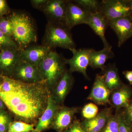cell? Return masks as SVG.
I'll return each instance as SVG.
<instances>
[{
    "label": "cell",
    "instance_id": "obj_31",
    "mask_svg": "<svg viewBox=\"0 0 132 132\" xmlns=\"http://www.w3.org/2000/svg\"><path fill=\"white\" fill-rule=\"evenodd\" d=\"M124 120L126 124L132 126V102L130 103L126 108L125 114L123 116Z\"/></svg>",
    "mask_w": 132,
    "mask_h": 132
},
{
    "label": "cell",
    "instance_id": "obj_20",
    "mask_svg": "<svg viewBox=\"0 0 132 132\" xmlns=\"http://www.w3.org/2000/svg\"><path fill=\"white\" fill-rule=\"evenodd\" d=\"M112 92L111 100L114 106L118 109L123 107L126 108L128 105L132 94L130 88L127 86H122Z\"/></svg>",
    "mask_w": 132,
    "mask_h": 132
},
{
    "label": "cell",
    "instance_id": "obj_11",
    "mask_svg": "<svg viewBox=\"0 0 132 132\" xmlns=\"http://www.w3.org/2000/svg\"><path fill=\"white\" fill-rule=\"evenodd\" d=\"M73 78L69 71L66 70L52 91L50 95L52 100L60 105L64 102L73 84Z\"/></svg>",
    "mask_w": 132,
    "mask_h": 132
},
{
    "label": "cell",
    "instance_id": "obj_5",
    "mask_svg": "<svg viewBox=\"0 0 132 132\" xmlns=\"http://www.w3.org/2000/svg\"><path fill=\"white\" fill-rule=\"evenodd\" d=\"M92 48L76 50L75 48L70 50L73 56L70 59H66V64L69 66V71L72 73L78 72L82 74L86 79H89L87 73V69L90 66L91 55L94 50Z\"/></svg>",
    "mask_w": 132,
    "mask_h": 132
},
{
    "label": "cell",
    "instance_id": "obj_33",
    "mask_svg": "<svg viewBox=\"0 0 132 132\" xmlns=\"http://www.w3.org/2000/svg\"><path fill=\"white\" fill-rule=\"evenodd\" d=\"M47 1L48 0H31L30 1L33 7L40 10Z\"/></svg>",
    "mask_w": 132,
    "mask_h": 132
},
{
    "label": "cell",
    "instance_id": "obj_26",
    "mask_svg": "<svg viewBox=\"0 0 132 132\" xmlns=\"http://www.w3.org/2000/svg\"><path fill=\"white\" fill-rule=\"evenodd\" d=\"M11 117L4 110L0 111V132H7L10 123H12Z\"/></svg>",
    "mask_w": 132,
    "mask_h": 132
},
{
    "label": "cell",
    "instance_id": "obj_30",
    "mask_svg": "<svg viewBox=\"0 0 132 132\" xmlns=\"http://www.w3.org/2000/svg\"><path fill=\"white\" fill-rule=\"evenodd\" d=\"M63 132H86L79 121L75 120Z\"/></svg>",
    "mask_w": 132,
    "mask_h": 132
},
{
    "label": "cell",
    "instance_id": "obj_21",
    "mask_svg": "<svg viewBox=\"0 0 132 132\" xmlns=\"http://www.w3.org/2000/svg\"><path fill=\"white\" fill-rule=\"evenodd\" d=\"M112 49V47H104L100 51L94 50L91 55L90 66L93 69L100 68L102 70L107 61L114 57Z\"/></svg>",
    "mask_w": 132,
    "mask_h": 132
},
{
    "label": "cell",
    "instance_id": "obj_19",
    "mask_svg": "<svg viewBox=\"0 0 132 132\" xmlns=\"http://www.w3.org/2000/svg\"><path fill=\"white\" fill-rule=\"evenodd\" d=\"M102 75L104 82L108 88L111 92L122 86V83L118 73V69L115 64H109L105 66L102 69Z\"/></svg>",
    "mask_w": 132,
    "mask_h": 132
},
{
    "label": "cell",
    "instance_id": "obj_4",
    "mask_svg": "<svg viewBox=\"0 0 132 132\" xmlns=\"http://www.w3.org/2000/svg\"><path fill=\"white\" fill-rule=\"evenodd\" d=\"M70 31L63 24L49 22L46 26L43 45L51 48L59 47L70 50L76 48Z\"/></svg>",
    "mask_w": 132,
    "mask_h": 132
},
{
    "label": "cell",
    "instance_id": "obj_3",
    "mask_svg": "<svg viewBox=\"0 0 132 132\" xmlns=\"http://www.w3.org/2000/svg\"><path fill=\"white\" fill-rule=\"evenodd\" d=\"M66 59L52 50L38 66L43 81L50 93L66 70Z\"/></svg>",
    "mask_w": 132,
    "mask_h": 132
},
{
    "label": "cell",
    "instance_id": "obj_37",
    "mask_svg": "<svg viewBox=\"0 0 132 132\" xmlns=\"http://www.w3.org/2000/svg\"><path fill=\"white\" fill-rule=\"evenodd\" d=\"M39 132L38 131H36V130H35H35H32V131H28V132Z\"/></svg>",
    "mask_w": 132,
    "mask_h": 132
},
{
    "label": "cell",
    "instance_id": "obj_35",
    "mask_svg": "<svg viewBox=\"0 0 132 132\" xmlns=\"http://www.w3.org/2000/svg\"><path fill=\"white\" fill-rule=\"evenodd\" d=\"M4 103L0 99V111L3 110L4 107Z\"/></svg>",
    "mask_w": 132,
    "mask_h": 132
},
{
    "label": "cell",
    "instance_id": "obj_12",
    "mask_svg": "<svg viewBox=\"0 0 132 132\" xmlns=\"http://www.w3.org/2000/svg\"><path fill=\"white\" fill-rule=\"evenodd\" d=\"M108 24L117 36L119 47H121L128 39L132 37L131 16H126L109 21Z\"/></svg>",
    "mask_w": 132,
    "mask_h": 132
},
{
    "label": "cell",
    "instance_id": "obj_14",
    "mask_svg": "<svg viewBox=\"0 0 132 132\" xmlns=\"http://www.w3.org/2000/svg\"><path fill=\"white\" fill-rule=\"evenodd\" d=\"M79 111L78 108L60 107L52 126L57 132H64L72 123L74 116Z\"/></svg>",
    "mask_w": 132,
    "mask_h": 132
},
{
    "label": "cell",
    "instance_id": "obj_15",
    "mask_svg": "<svg viewBox=\"0 0 132 132\" xmlns=\"http://www.w3.org/2000/svg\"><path fill=\"white\" fill-rule=\"evenodd\" d=\"M111 93L106 86L102 75L97 74L88 99L99 105H105L109 102Z\"/></svg>",
    "mask_w": 132,
    "mask_h": 132
},
{
    "label": "cell",
    "instance_id": "obj_2",
    "mask_svg": "<svg viewBox=\"0 0 132 132\" xmlns=\"http://www.w3.org/2000/svg\"><path fill=\"white\" fill-rule=\"evenodd\" d=\"M8 17L13 26L12 37L21 50L37 40L34 26L31 18L23 13L13 12Z\"/></svg>",
    "mask_w": 132,
    "mask_h": 132
},
{
    "label": "cell",
    "instance_id": "obj_27",
    "mask_svg": "<svg viewBox=\"0 0 132 132\" xmlns=\"http://www.w3.org/2000/svg\"><path fill=\"white\" fill-rule=\"evenodd\" d=\"M0 30L5 34L12 37L13 26L8 17L3 16L0 18Z\"/></svg>",
    "mask_w": 132,
    "mask_h": 132
},
{
    "label": "cell",
    "instance_id": "obj_1",
    "mask_svg": "<svg viewBox=\"0 0 132 132\" xmlns=\"http://www.w3.org/2000/svg\"><path fill=\"white\" fill-rule=\"evenodd\" d=\"M50 95L43 82L25 83L0 75V99L19 121L33 124L39 120Z\"/></svg>",
    "mask_w": 132,
    "mask_h": 132
},
{
    "label": "cell",
    "instance_id": "obj_32",
    "mask_svg": "<svg viewBox=\"0 0 132 132\" xmlns=\"http://www.w3.org/2000/svg\"><path fill=\"white\" fill-rule=\"evenodd\" d=\"M9 9L6 1L0 0V18L9 13Z\"/></svg>",
    "mask_w": 132,
    "mask_h": 132
},
{
    "label": "cell",
    "instance_id": "obj_29",
    "mask_svg": "<svg viewBox=\"0 0 132 132\" xmlns=\"http://www.w3.org/2000/svg\"><path fill=\"white\" fill-rule=\"evenodd\" d=\"M119 132H132V126L125 122L123 116L118 115Z\"/></svg>",
    "mask_w": 132,
    "mask_h": 132
},
{
    "label": "cell",
    "instance_id": "obj_17",
    "mask_svg": "<svg viewBox=\"0 0 132 132\" xmlns=\"http://www.w3.org/2000/svg\"><path fill=\"white\" fill-rule=\"evenodd\" d=\"M60 105L52 100L50 95L46 108L39 119L35 130L39 132L47 129L52 126Z\"/></svg>",
    "mask_w": 132,
    "mask_h": 132
},
{
    "label": "cell",
    "instance_id": "obj_8",
    "mask_svg": "<svg viewBox=\"0 0 132 132\" xmlns=\"http://www.w3.org/2000/svg\"><path fill=\"white\" fill-rule=\"evenodd\" d=\"M21 50L9 48L0 52V71L3 75L11 78L15 68L22 60Z\"/></svg>",
    "mask_w": 132,
    "mask_h": 132
},
{
    "label": "cell",
    "instance_id": "obj_22",
    "mask_svg": "<svg viewBox=\"0 0 132 132\" xmlns=\"http://www.w3.org/2000/svg\"><path fill=\"white\" fill-rule=\"evenodd\" d=\"M72 1L82 9L92 14L101 12V1L98 0H75Z\"/></svg>",
    "mask_w": 132,
    "mask_h": 132
},
{
    "label": "cell",
    "instance_id": "obj_38",
    "mask_svg": "<svg viewBox=\"0 0 132 132\" xmlns=\"http://www.w3.org/2000/svg\"><path fill=\"white\" fill-rule=\"evenodd\" d=\"M1 49H0V52H1Z\"/></svg>",
    "mask_w": 132,
    "mask_h": 132
},
{
    "label": "cell",
    "instance_id": "obj_13",
    "mask_svg": "<svg viewBox=\"0 0 132 132\" xmlns=\"http://www.w3.org/2000/svg\"><path fill=\"white\" fill-rule=\"evenodd\" d=\"M52 48L44 45H31L21 50V59L38 67Z\"/></svg>",
    "mask_w": 132,
    "mask_h": 132
},
{
    "label": "cell",
    "instance_id": "obj_28",
    "mask_svg": "<svg viewBox=\"0 0 132 132\" xmlns=\"http://www.w3.org/2000/svg\"><path fill=\"white\" fill-rule=\"evenodd\" d=\"M101 132H119L118 116H111Z\"/></svg>",
    "mask_w": 132,
    "mask_h": 132
},
{
    "label": "cell",
    "instance_id": "obj_6",
    "mask_svg": "<svg viewBox=\"0 0 132 132\" xmlns=\"http://www.w3.org/2000/svg\"><path fill=\"white\" fill-rule=\"evenodd\" d=\"M101 2V13L108 21L126 16H131L129 1L103 0Z\"/></svg>",
    "mask_w": 132,
    "mask_h": 132
},
{
    "label": "cell",
    "instance_id": "obj_7",
    "mask_svg": "<svg viewBox=\"0 0 132 132\" xmlns=\"http://www.w3.org/2000/svg\"><path fill=\"white\" fill-rule=\"evenodd\" d=\"M11 78L25 83L43 82L38 67L22 59L15 69Z\"/></svg>",
    "mask_w": 132,
    "mask_h": 132
},
{
    "label": "cell",
    "instance_id": "obj_24",
    "mask_svg": "<svg viewBox=\"0 0 132 132\" xmlns=\"http://www.w3.org/2000/svg\"><path fill=\"white\" fill-rule=\"evenodd\" d=\"M98 108L97 105L93 103L86 105L82 110V116L86 120L94 118L98 114Z\"/></svg>",
    "mask_w": 132,
    "mask_h": 132
},
{
    "label": "cell",
    "instance_id": "obj_10",
    "mask_svg": "<svg viewBox=\"0 0 132 132\" xmlns=\"http://www.w3.org/2000/svg\"><path fill=\"white\" fill-rule=\"evenodd\" d=\"M67 2L65 0H48L40 10L49 19V22L64 25Z\"/></svg>",
    "mask_w": 132,
    "mask_h": 132
},
{
    "label": "cell",
    "instance_id": "obj_9",
    "mask_svg": "<svg viewBox=\"0 0 132 132\" xmlns=\"http://www.w3.org/2000/svg\"><path fill=\"white\" fill-rule=\"evenodd\" d=\"M90 15L72 1H68L64 25L71 30L77 25L86 24Z\"/></svg>",
    "mask_w": 132,
    "mask_h": 132
},
{
    "label": "cell",
    "instance_id": "obj_36",
    "mask_svg": "<svg viewBox=\"0 0 132 132\" xmlns=\"http://www.w3.org/2000/svg\"><path fill=\"white\" fill-rule=\"evenodd\" d=\"M129 5L131 10V16L132 17V0L131 1H129Z\"/></svg>",
    "mask_w": 132,
    "mask_h": 132
},
{
    "label": "cell",
    "instance_id": "obj_18",
    "mask_svg": "<svg viewBox=\"0 0 132 132\" xmlns=\"http://www.w3.org/2000/svg\"><path fill=\"white\" fill-rule=\"evenodd\" d=\"M111 116L110 109H105L94 118L85 119L81 123V125L86 132H101Z\"/></svg>",
    "mask_w": 132,
    "mask_h": 132
},
{
    "label": "cell",
    "instance_id": "obj_34",
    "mask_svg": "<svg viewBox=\"0 0 132 132\" xmlns=\"http://www.w3.org/2000/svg\"><path fill=\"white\" fill-rule=\"evenodd\" d=\"M126 79L132 84V71H127L123 72Z\"/></svg>",
    "mask_w": 132,
    "mask_h": 132
},
{
    "label": "cell",
    "instance_id": "obj_23",
    "mask_svg": "<svg viewBox=\"0 0 132 132\" xmlns=\"http://www.w3.org/2000/svg\"><path fill=\"white\" fill-rule=\"evenodd\" d=\"M35 130L33 124L17 121L12 122L9 127L8 132H26Z\"/></svg>",
    "mask_w": 132,
    "mask_h": 132
},
{
    "label": "cell",
    "instance_id": "obj_16",
    "mask_svg": "<svg viewBox=\"0 0 132 132\" xmlns=\"http://www.w3.org/2000/svg\"><path fill=\"white\" fill-rule=\"evenodd\" d=\"M109 21L101 12L90 14L87 25L90 26L94 32L100 38L103 44L104 47H112L109 43L107 40L105 33L109 26Z\"/></svg>",
    "mask_w": 132,
    "mask_h": 132
},
{
    "label": "cell",
    "instance_id": "obj_25",
    "mask_svg": "<svg viewBox=\"0 0 132 132\" xmlns=\"http://www.w3.org/2000/svg\"><path fill=\"white\" fill-rule=\"evenodd\" d=\"M9 48H19L12 37L5 34L0 30V49Z\"/></svg>",
    "mask_w": 132,
    "mask_h": 132
}]
</instances>
